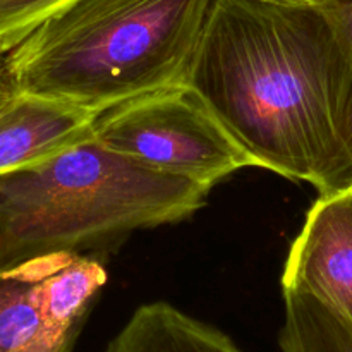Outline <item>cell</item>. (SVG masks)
Instances as JSON below:
<instances>
[{"label":"cell","instance_id":"1","mask_svg":"<svg viewBox=\"0 0 352 352\" xmlns=\"http://www.w3.org/2000/svg\"><path fill=\"white\" fill-rule=\"evenodd\" d=\"M186 85L256 167L320 195L352 186L337 41L322 6L213 0Z\"/></svg>","mask_w":352,"mask_h":352},{"label":"cell","instance_id":"4","mask_svg":"<svg viewBox=\"0 0 352 352\" xmlns=\"http://www.w3.org/2000/svg\"><path fill=\"white\" fill-rule=\"evenodd\" d=\"M95 140L153 170L212 189L254 158L188 85L146 93L100 113Z\"/></svg>","mask_w":352,"mask_h":352},{"label":"cell","instance_id":"10","mask_svg":"<svg viewBox=\"0 0 352 352\" xmlns=\"http://www.w3.org/2000/svg\"><path fill=\"white\" fill-rule=\"evenodd\" d=\"M322 7L333 28L339 54L337 124L352 153V0H325Z\"/></svg>","mask_w":352,"mask_h":352},{"label":"cell","instance_id":"2","mask_svg":"<svg viewBox=\"0 0 352 352\" xmlns=\"http://www.w3.org/2000/svg\"><path fill=\"white\" fill-rule=\"evenodd\" d=\"M213 0H72L6 54L19 91L103 113L188 82Z\"/></svg>","mask_w":352,"mask_h":352},{"label":"cell","instance_id":"13","mask_svg":"<svg viewBox=\"0 0 352 352\" xmlns=\"http://www.w3.org/2000/svg\"><path fill=\"white\" fill-rule=\"evenodd\" d=\"M7 71V65H6V54L0 52V76Z\"/></svg>","mask_w":352,"mask_h":352},{"label":"cell","instance_id":"7","mask_svg":"<svg viewBox=\"0 0 352 352\" xmlns=\"http://www.w3.org/2000/svg\"><path fill=\"white\" fill-rule=\"evenodd\" d=\"M98 113L19 91L0 76V175L31 167L91 140Z\"/></svg>","mask_w":352,"mask_h":352},{"label":"cell","instance_id":"3","mask_svg":"<svg viewBox=\"0 0 352 352\" xmlns=\"http://www.w3.org/2000/svg\"><path fill=\"white\" fill-rule=\"evenodd\" d=\"M210 191L144 167L93 136L0 175V267L57 253H107L136 230L189 219Z\"/></svg>","mask_w":352,"mask_h":352},{"label":"cell","instance_id":"9","mask_svg":"<svg viewBox=\"0 0 352 352\" xmlns=\"http://www.w3.org/2000/svg\"><path fill=\"white\" fill-rule=\"evenodd\" d=\"M284 291L282 352H352V325L311 294Z\"/></svg>","mask_w":352,"mask_h":352},{"label":"cell","instance_id":"5","mask_svg":"<svg viewBox=\"0 0 352 352\" xmlns=\"http://www.w3.org/2000/svg\"><path fill=\"white\" fill-rule=\"evenodd\" d=\"M105 282V267L88 254L0 267V352H71Z\"/></svg>","mask_w":352,"mask_h":352},{"label":"cell","instance_id":"12","mask_svg":"<svg viewBox=\"0 0 352 352\" xmlns=\"http://www.w3.org/2000/svg\"><path fill=\"white\" fill-rule=\"evenodd\" d=\"M277 2L302 3V6H323V3H325V0H277Z\"/></svg>","mask_w":352,"mask_h":352},{"label":"cell","instance_id":"8","mask_svg":"<svg viewBox=\"0 0 352 352\" xmlns=\"http://www.w3.org/2000/svg\"><path fill=\"white\" fill-rule=\"evenodd\" d=\"M103 352H243L229 336L168 302L140 306Z\"/></svg>","mask_w":352,"mask_h":352},{"label":"cell","instance_id":"6","mask_svg":"<svg viewBox=\"0 0 352 352\" xmlns=\"http://www.w3.org/2000/svg\"><path fill=\"white\" fill-rule=\"evenodd\" d=\"M282 289L311 294L352 325V186L313 203L289 250Z\"/></svg>","mask_w":352,"mask_h":352},{"label":"cell","instance_id":"11","mask_svg":"<svg viewBox=\"0 0 352 352\" xmlns=\"http://www.w3.org/2000/svg\"><path fill=\"white\" fill-rule=\"evenodd\" d=\"M72 0H0V52L7 54Z\"/></svg>","mask_w":352,"mask_h":352}]
</instances>
